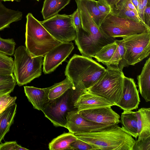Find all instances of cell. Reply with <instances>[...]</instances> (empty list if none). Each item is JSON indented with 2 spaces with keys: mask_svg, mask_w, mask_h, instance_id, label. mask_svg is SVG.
Wrapping results in <instances>:
<instances>
[{
  "mask_svg": "<svg viewBox=\"0 0 150 150\" xmlns=\"http://www.w3.org/2000/svg\"><path fill=\"white\" fill-rule=\"evenodd\" d=\"M96 3L97 6L102 13L107 15L111 13V7L105 0L96 1Z\"/></svg>",
  "mask_w": 150,
  "mask_h": 150,
  "instance_id": "35",
  "label": "cell"
},
{
  "mask_svg": "<svg viewBox=\"0 0 150 150\" xmlns=\"http://www.w3.org/2000/svg\"><path fill=\"white\" fill-rule=\"evenodd\" d=\"M16 82L13 74H0V86Z\"/></svg>",
  "mask_w": 150,
  "mask_h": 150,
  "instance_id": "38",
  "label": "cell"
},
{
  "mask_svg": "<svg viewBox=\"0 0 150 150\" xmlns=\"http://www.w3.org/2000/svg\"><path fill=\"white\" fill-rule=\"evenodd\" d=\"M40 22L54 39L62 43L70 42L76 37L71 14H57Z\"/></svg>",
  "mask_w": 150,
  "mask_h": 150,
  "instance_id": "9",
  "label": "cell"
},
{
  "mask_svg": "<svg viewBox=\"0 0 150 150\" xmlns=\"http://www.w3.org/2000/svg\"><path fill=\"white\" fill-rule=\"evenodd\" d=\"M106 69L91 58L74 54L68 62L65 75L72 81L71 88L73 103L81 94L99 79Z\"/></svg>",
  "mask_w": 150,
  "mask_h": 150,
  "instance_id": "1",
  "label": "cell"
},
{
  "mask_svg": "<svg viewBox=\"0 0 150 150\" xmlns=\"http://www.w3.org/2000/svg\"><path fill=\"white\" fill-rule=\"evenodd\" d=\"M72 20L76 33L82 29L81 19L79 11L77 8L71 14Z\"/></svg>",
  "mask_w": 150,
  "mask_h": 150,
  "instance_id": "36",
  "label": "cell"
},
{
  "mask_svg": "<svg viewBox=\"0 0 150 150\" xmlns=\"http://www.w3.org/2000/svg\"><path fill=\"white\" fill-rule=\"evenodd\" d=\"M25 95L33 108L42 112L48 104V94L50 87L39 88L33 86H24Z\"/></svg>",
  "mask_w": 150,
  "mask_h": 150,
  "instance_id": "16",
  "label": "cell"
},
{
  "mask_svg": "<svg viewBox=\"0 0 150 150\" xmlns=\"http://www.w3.org/2000/svg\"><path fill=\"white\" fill-rule=\"evenodd\" d=\"M111 107L86 109L78 112L84 118L93 122L106 125H118L120 122V116Z\"/></svg>",
  "mask_w": 150,
  "mask_h": 150,
  "instance_id": "14",
  "label": "cell"
},
{
  "mask_svg": "<svg viewBox=\"0 0 150 150\" xmlns=\"http://www.w3.org/2000/svg\"><path fill=\"white\" fill-rule=\"evenodd\" d=\"M16 45L13 39H4L0 35V53L8 56L13 55Z\"/></svg>",
  "mask_w": 150,
  "mask_h": 150,
  "instance_id": "30",
  "label": "cell"
},
{
  "mask_svg": "<svg viewBox=\"0 0 150 150\" xmlns=\"http://www.w3.org/2000/svg\"><path fill=\"white\" fill-rule=\"evenodd\" d=\"M136 112L138 135L144 133L150 132V108H142Z\"/></svg>",
  "mask_w": 150,
  "mask_h": 150,
  "instance_id": "25",
  "label": "cell"
},
{
  "mask_svg": "<svg viewBox=\"0 0 150 150\" xmlns=\"http://www.w3.org/2000/svg\"><path fill=\"white\" fill-rule=\"evenodd\" d=\"M114 125H106L89 121L81 116L77 110L69 112L67 116V129L73 134L99 131Z\"/></svg>",
  "mask_w": 150,
  "mask_h": 150,
  "instance_id": "11",
  "label": "cell"
},
{
  "mask_svg": "<svg viewBox=\"0 0 150 150\" xmlns=\"http://www.w3.org/2000/svg\"><path fill=\"white\" fill-rule=\"evenodd\" d=\"M135 141L132 150H150V133L138 136Z\"/></svg>",
  "mask_w": 150,
  "mask_h": 150,
  "instance_id": "31",
  "label": "cell"
},
{
  "mask_svg": "<svg viewBox=\"0 0 150 150\" xmlns=\"http://www.w3.org/2000/svg\"><path fill=\"white\" fill-rule=\"evenodd\" d=\"M139 93L134 79L124 76L122 94L116 105L123 111L137 109L140 101Z\"/></svg>",
  "mask_w": 150,
  "mask_h": 150,
  "instance_id": "13",
  "label": "cell"
},
{
  "mask_svg": "<svg viewBox=\"0 0 150 150\" xmlns=\"http://www.w3.org/2000/svg\"><path fill=\"white\" fill-rule=\"evenodd\" d=\"M13 55V73L19 86L27 84L41 76L43 57H32L23 45L15 50Z\"/></svg>",
  "mask_w": 150,
  "mask_h": 150,
  "instance_id": "4",
  "label": "cell"
},
{
  "mask_svg": "<svg viewBox=\"0 0 150 150\" xmlns=\"http://www.w3.org/2000/svg\"><path fill=\"white\" fill-rule=\"evenodd\" d=\"M131 1L135 6L138 12V8L139 3V0H131Z\"/></svg>",
  "mask_w": 150,
  "mask_h": 150,
  "instance_id": "42",
  "label": "cell"
},
{
  "mask_svg": "<svg viewBox=\"0 0 150 150\" xmlns=\"http://www.w3.org/2000/svg\"><path fill=\"white\" fill-rule=\"evenodd\" d=\"M78 138L70 132L63 133L54 139L49 144L50 150H72L71 144Z\"/></svg>",
  "mask_w": 150,
  "mask_h": 150,
  "instance_id": "23",
  "label": "cell"
},
{
  "mask_svg": "<svg viewBox=\"0 0 150 150\" xmlns=\"http://www.w3.org/2000/svg\"><path fill=\"white\" fill-rule=\"evenodd\" d=\"M111 7L116 4L120 0H105Z\"/></svg>",
  "mask_w": 150,
  "mask_h": 150,
  "instance_id": "41",
  "label": "cell"
},
{
  "mask_svg": "<svg viewBox=\"0 0 150 150\" xmlns=\"http://www.w3.org/2000/svg\"><path fill=\"white\" fill-rule=\"evenodd\" d=\"M1 1H16L18 2H19L20 1V0H1Z\"/></svg>",
  "mask_w": 150,
  "mask_h": 150,
  "instance_id": "43",
  "label": "cell"
},
{
  "mask_svg": "<svg viewBox=\"0 0 150 150\" xmlns=\"http://www.w3.org/2000/svg\"><path fill=\"white\" fill-rule=\"evenodd\" d=\"M108 36L122 38L131 35L150 31V27L141 22L120 18L109 14L100 27Z\"/></svg>",
  "mask_w": 150,
  "mask_h": 150,
  "instance_id": "6",
  "label": "cell"
},
{
  "mask_svg": "<svg viewBox=\"0 0 150 150\" xmlns=\"http://www.w3.org/2000/svg\"><path fill=\"white\" fill-rule=\"evenodd\" d=\"M13 64L11 57L0 53V74H13Z\"/></svg>",
  "mask_w": 150,
  "mask_h": 150,
  "instance_id": "29",
  "label": "cell"
},
{
  "mask_svg": "<svg viewBox=\"0 0 150 150\" xmlns=\"http://www.w3.org/2000/svg\"><path fill=\"white\" fill-rule=\"evenodd\" d=\"M86 6L91 17L99 27L107 15L102 13L98 8L95 0H85Z\"/></svg>",
  "mask_w": 150,
  "mask_h": 150,
  "instance_id": "28",
  "label": "cell"
},
{
  "mask_svg": "<svg viewBox=\"0 0 150 150\" xmlns=\"http://www.w3.org/2000/svg\"><path fill=\"white\" fill-rule=\"evenodd\" d=\"M74 48L71 42L62 43L47 53L44 57L43 71L48 74L54 71L68 57Z\"/></svg>",
  "mask_w": 150,
  "mask_h": 150,
  "instance_id": "12",
  "label": "cell"
},
{
  "mask_svg": "<svg viewBox=\"0 0 150 150\" xmlns=\"http://www.w3.org/2000/svg\"><path fill=\"white\" fill-rule=\"evenodd\" d=\"M74 86L72 81L69 78L66 76L63 81L50 87L48 94V98L50 100L57 98Z\"/></svg>",
  "mask_w": 150,
  "mask_h": 150,
  "instance_id": "26",
  "label": "cell"
},
{
  "mask_svg": "<svg viewBox=\"0 0 150 150\" xmlns=\"http://www.w3.org/2000/svg\"><path fill=\"white\" fill-rule=\"evenodd\" d=\"M73 105L71 88L59 97L49 100L42 112L54 126L67 128V114L74 110Z\"/></svg>",
  "mask_w": 150,
  "mask_h": 150,
  "instance_id": "10",
  "label": "cell"
},
{
  "mask_svg": "<svg viewBox=\"0 0 150 150\" xmlns=\"http://www.w3.org/2000/svg\"><path fill=\"white\" fill-rule=\"evenodd\" d=\"M16 84V82L0 86V96L10 94L13 91Z\"/></svg>",
  "mask_w": 150,
  "mask_h": 150,
  "instance_id": "37",
  "label": "cell"
},
{
  "mask_svg": "<svg viewBox=\"0 0 150 150\" xmlns=\"http://www.w3.org/2000/svg\"><path fill=\"white\" fill-rule=\"evenodd\" d=\"M111 8L112 13L111 14L120 18L141 22L144 23L140 17L127 7L125 0H120L115 5L111 6Z\"/></svg>",
  "mask_w": 150,
  "mask_h": 150,
  "instance_id": "24",
  "label": "cell"
},
{
  "mask_svg": "<svg viewBox=\"0 0 150 150\" xmlns=\"http://www.w3.org/2000/svg\"><path fill=\"white\" fill-rule=\"evenodd\" d=\"M25 45L32 57H44L62 43L54 39L31 13L26 16Z\"/></svg>",
  "mask_w": 150,
  "mask_h": 150,
  "instance_id": "3",
  "label": "cell"
},
{
  "mask_svg": "<svg viewBox=\"0 0 150 150\" xmlns=\"http://www.w3.org/2000/svg\"><path fill=\"white\" fill-rule=\"evenodd\" d=\"M70 145L73 150H98L94 146L78 139L73 142Z\"/></svg>",
  "mask_w": 150,
  "mask_h": 150,
  "instance_id": "33",
  "label": "cell"
},
{
  "mask_svg": "<svg viewBox=\"0 0 150 150\" xmlns=\"http://www.w3.org/2000/svg\"><path fill=\"white\" fill-rule=\"evenodd\" d=\"M125 59L128 65H134L149 56L150 31L123 38Z\"/></svg>",
  "mask_w": 150,
  "mask_h": 150,
  "instance_id": "8",
  "label": "cell"
},
{
  "mask_svg": "<svg viewBox=\"0 0 150 150\" xmlns=\"http://www.w3.org/2000/svg\"><path fill=\"white\" fill-rule=\"evenodd\" d=\"M71 0H45L41 13L46 20L58 14L70 2Z\"/></svg>",
  "mask_w": 150,
  "mask_h": 150,
  "instance_id": "22",
  "label": "cell"
},
{
  "mask_svg": "<svg viewBox=\"0 0 150 150\" xmlns=\"http://www.w3.org/2000/svg\"><path fill=\"white\" fill-rule=\"evenodd\" d=\"M16 96H11L10 94L0 96V113L8 107L16 103Z\"/></svg>",
  "mask_w": 150,
  "mask_h": 150,
  "instance_id": "32",
  "label": "cell"
},
{
  "mask_svg": "<svg viewBox=\"0 0 150 150\" xmlns=\"http://www.w3.org/2000/svg\"><path fill=\"white\" fill-rule=\"evenodd\" d=\"M74 134L98 150H132L135 141L118 125L97 132Z\"/></svg>",
  "mask_w": 150,
  "mask_h": 150,
  "instance_id": "2",
  "label": "cell"
},
{
  "mask_svg": "<svg viewBox=\"0 0 150 150\" xmlns=\"http://www.w3.org/2000/svg\"><path fill=\"white\" fill-rule=\"evenodd\" d=\"M22 13L6 7L0 0V31L9 28L13 23L21 20Z\"/></svg>",
  "mask_w": 150,
  "mask_h": 150,
  "instance_id": "18",
  "label": "cell"
},
{
  "mask_svg": "<svg viewBox=\"0 0 150 150\" xmlns=\"http://www.w3.org/2000/svg\"><path fill=\"white\" fill-rule=\"evenodd\" d=\"M124 76L122 71L107 68L103 75L87 91L103 97L116 105L122 94Z\"/></svg>",
  "mask_w": 150,
  "mask_h": 150,
  "instance_id": "5",
  "label": "cell"
},
{
  "mask_svg": "<svg viewBox=\"0 0 150 150\" xmlns=\"http://www.w3.org/2000/svg\"><path fill=\"white\" fill-rule=\"evenodd\" d=\"M120 122L122 128L127 133L136 139L137 138L138 127L136 112L124 111L121 114Z\"/></svg>",
  "mask_w": 150,
  "mask_h": 150,
  "instance_id": "21",
  "label": "cell"
},
{
  "mask_svg": "<svg viewBox=\"0 0 150 150\" xmlns=\"http://www.w3.org/2000/svg\"><path fill=\"white\" fill-rule=\"evenodd\" d=\"M125 1L126 5L129 9L139 17L138 11L131 0H125Z\"/></svg>",
  "mask_w": 150,
  "mask_h": 150,
  "instance_id": "40",
  "label": "cell"
},
{
  "mask_svg": "<svg viewBox=\"0 0 150 150\" xmlns=\"http://www.w3.org/2000/svg\"><path fill=\"white\" fill-rule=\"evenodd\" d=\"M116 40L103 46L95 55L94 57L97 61L104 64L111 58L117 47Z\"/></svg>",
  "mask_w": 150,
  "mask_h": 150,
  "instance_id": "27",
  "label": "cell"
},
{
  "mask_svg": "<svg viewBox=\"0 0 150 150\" xmlns=\"http://www.w3.org/2000/svg\"><path fill=\"white\" fill-rule=\"evenodd\" d=\"M143 16L144 23L150 27V0H149L144 11Z\"/></svg>",
  "mask_w": 150,
  "mask_h": 150,
  "instance_id": "39",
  "label": "cell"
},
{
  "mask_svg": "<svg viewBox=\"0 0 150 150\" xmlns=\"http://www.w3.org/2000/svg\"><path fill=\"white\" fill-rule=\"evenodd\" d=\"M17 143L16 141L6 142L0 143V150H28Z\"/></svg>",
  "mask_w": 150,
  "mask_h": 150,
  "instance_id": "34",
  "label": "cell"
},
{
  "mask_svg": "<svg viewBox=\"0 0 150 150\" xmlns=\"http://www.w3.org/2000/svg\"><path fill=\"white\" fill-rule=\"evenodd\" d=\"M116 40L106 35L99 28L87 31L82 29L76 33L75 40L82 55L92 58L103 46Z\"/></svg>",
  "mask_w": 150,
  "mask_h": 150,
  "instance_id": "7",
  "label": "cell"
},
{
  "mask_svg": "<svg viewBox=\"0 0 150 150\" xmlns=\"http://www.w3.org/2000/svg\"><path fill=\"white\" fill-rule=\"evenodd\" d=\"M114 105V104L108 99L87 91L78 98L73 105L74 108L78 111Z\"/></svg>",
  "mask_w": 150,
  "mask_h": 150,
  "instance_id": "15",
  "label": "cell"
},
{
  "mask_svg": "<svg viewBox=\"0 0 150 150\" xmlns=\"http://www.w3.org/2000/svg\"><path fill=\"white\" fill-rule=\"evenodd\" d=\"M117 48L110 59L104 64L107 68L122 71L124 67L128 66L125 59V49L123 39L116 40Z\"/></svg>",
  "mask_w": 150,
  "mask_h": 150,
  "instance_id": "19",
  "label": "cell"
},
{
  "mask_svg": "<svg viewBox=\"0 0 150 150\" xmlns=\"http://www.w3.org/2000/svg\"><path fill=\"white\" fill-rule=\"evenodd\" d=\"M17 106L16 103L0 113V143L13 123Z\"/></svg>",
  "mask_w": 150,
  "mask_h": 150,
  "instance_id": "20",
  "label": "cell"
},
{
  "mask_svg": "<svg viewBox=\"0 0 150 150\" xmlns=\"http://www.w3.org/2000/svg\"><path fill=\"white\" fill-rule=\"evenodd\" d=\"M36 0L39 1L40 0Z\"/></svg>",
  "mask_w": 150,
  "mask_h": 150,
  "instance_id": "44",
  "label": "cell"
},
{
  "mask_svg": "<svg viewBox=\"0 0 150 150\" xmlns=\"http://www.w3.org/2000/svg\"><path fill=\"white\" fill-rule=\"evenodd\" d=\"M139 91L146 102L150 101V58L146 61L141 74L137 76Z\"/></svg>",
  "mask_w": 150,
  "mask_h": 150,
  "instance_id": "17",
  "label": "cell"
}]
</instances>
